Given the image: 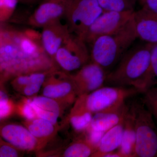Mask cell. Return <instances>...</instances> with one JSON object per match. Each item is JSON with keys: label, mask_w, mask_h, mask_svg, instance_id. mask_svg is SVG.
<instances>
[{"label": "cell", "mask_w": 157, "mask_h": 157, "mask_svg": "<svg viewBox=\"0 0 157 157\" xmlns=\"http://www.w3.org/2000/svg\"><path fill=\"white\" fill-rule=\"evenodd\" d=\"M31 99L37 117L48 121L58 127L64 107L56 100L43 95L35 96Z\"/></svg>", "instance_id": "15"}, {"label": "cell", "mask_w": 157, "mask_h": 157, "mask_svg": "<svg viewBox=\"0 0 157 157\" xmlns=\"http://www.w3.org/2000/svg\"><path fill=\"white\" fill-rule=\"evenodd\" d=\"M16 104L9 99L6 93L3 90L0 92V118L1 120L9 117L16 112Z\"/></svg>", "instance_id": "26"}, {"label": "cell", "mask_w": 157, "mask_h": 157, "mask_svg": "<svg viewBox=\"0 0 157 157\" xmlns=\"http://www.w3.org/2000/svg\"><path fill=\"white\" fill-rule=\"evenodd\" d=\"M19 0H0V22L9 20L16 10Z\"/></svg>", "instance_id": "27"}, {"label": "cell", "mask_w": 157, "mask_h": 157, "mask_svg": "<svg viewBox=\"0 0 157 157\" xmlns=\"http://www.w3.org/2000/svg\"><path fill=\"white\" fill-rule=\"evenodd\" d=\"M20 150L11 144L1 139L0 157H17L20 156Z\"/></svg>", "instance_id": "29"}, {"label": "cell", "mask_w": 157, "mask_h": 157, "mask_svg": "<svg viewBox=\"0 0 157 157\" xmlns=\"http://www.w3.org/2000/svg\"><path fill=\"white\" fill-rule=\"evenodd\" d=\"M157 82V43L151 44L150 67L144 86L143 92L150 89Z\"/></svg>", "instance_id": "24"}, {"label": "cell", "mask_w": 157, "mask_h": 157, "mask_svg": "<svg viewBox=\"0 0 157 157\" xmlns=\"http://www.w3.org/2000/svg\"><path fill=\"white\" fill-rule=\"evenodd\" d=\"M90 59L86 42L72 33L55 56V61L60 70L68 73L79 70L89 63Z\"/></svg>", "instance_id": "7"}, {"label": "cell", "mask_w": 157, "mask_h": 157, "mask_svg": "<svg viewBox=\"0 0 157 157\" xmlns=\"http://www.w3.org/2000/svg\"><path fill=\"white\" fill-rule=\"evenodd\" d=\"M42 95L52 98L65 107L78 98L72 75L60 70L48 74L42 86Z\"/></svg>", "instance_id": "8"}, {"label": "cell", "mask_w": 157, "mask_h": 157, "mask_svg": "<svg viewBox=\"0 0 157 157\" xmlns=\"http://www.w3.org/2000/svg\"><path fill=\"white\" fill-rule=\"evenodd\" d=\"M151 44L138 46L126 54L106 81L115 86L135 88L143 92L150 67Z\"/></svg>", "instance_id": "2"}, {"label": "cell", "mask_w": 157, "mask_h": 157, "mask_svg": "<svg viewBox=\"0 0 157 157\" xmlns=\"http://www.w3.org/2000/svg\"><path fill=\"white\" fill-rule=\"evenodd\" d=\"M144 93V104L157 120V89H150Z\"/></svg>", "instance_id": "28"}, {"label": "cell", "mask_w": 157, "mask_h": 157, "mask_svg": "<svg viewBox=\"0 0 157 157\" xmlns=\"http://www.w3.org/2000/svg\"><path fill=\"white\" fill-rule=\"evenodd\" d=\"M129 111L125 104L114 110L94 114L90 128L99 132H106L124 120Z\"/></svg>", "instance_id": "16"}, {"label": "cell", "mask_w": 157, "mask_h": 157, "mask_svg": "<svg viewBox=\"0 0 157 157\" xmlns=\"http://www.w3.org/2000/svg\"><path fill=\"white\" fill-rule=\"evenodd\" d=\"M94 114L73 105L68 121L75 132L84 133L90 125Z\"/></svg>", "instance_id": "20"}, {"label": "cell", "mask_w": 157, "mask_h": 157, "mask_svg": "<svg viewBox=\"0 0 157 157\" xmlns=\"http://www.w3.org/2000/svg\"><path fill=\"white\" fill-rule=\"evenodd\" d=\"M2 139L21 151H39L38 140L25 126L7 124L1 127Z\"/></svg>", "instance_id": "12"}, {"label": "cell", "mask_w": 157, "mask_h": 157, "mask_svg": "<svg viewBox=\"0 0 157 157\" xmlns=\"http://www.w3.org/2000/svg\"><path fill=\"white\" fill-rule=\"evenodd\" d=\"M103 12L97 0H72L64 18L71 33L82 39L90 25Z\"/></svg>", "instance_id": "6"}, {"label": "cell", "mask_w": 157, "mask_h": 157, "mask_svg": "<svg viewBox=\"0 0 157 157\" xmlns=\"http://www.w3.org/2000/svg\"><path fill=\"white\" fill-rule=\"evenodd\" d=\"M139 91L135 88L102 86L92 92L79 96L74 106L93 114L117 109L124 105L128 98Z\"/></svg>", "instance_id": "4"}, {"label": "cell", "mask_w": 157, "mask_h": 157, "mask_svg": "<svg viewBox=\"0 0 157 157\" xmlns=\"http://www.w3.org/2000/svg\"><path fill=\"white\" fill-rule=\"evenodd\" d=\"M16 106V112L25 120H31L38 117L32 105L31 98H24Z\"/></svg>", "instance_id": "25"}, {"label": "cell", "mask_w": 157, "mask_h": 157, "mask_svg": "<svg viewBox=\"0 0 157 157\" xmlns=\"http://www.w3.org/2000/svg\"><path fill=\"white\" fill-rule=\"evenodd\" d=\"M60 70L42 45L41 33L1 23V82L21 74Z\"/></svg>", "instance_id": "1"}, {"label": "cell", "mask_w": 157, "mask_h": 157, "mask_svg": "<svg viewBox=\"0 0 157 157\" xmlns=\"http://www.w3.org/2000/svg\"><path fill=\"white\" fill-rule=\"evenodd\" d=\"M135 11H104L90 25L82 39L91 44L98 37L117 32L131 21Z\"/></svg>", "instance_id": "9"}, {"label": "cell", "mask_w": 157, "mask_h": 157, "mask_svg": "<svg viewBox=\"0 0 157 157\" xmlns=\"http://www.w3.org/2000/svg\"><path fill=\"white\" fill-rule=\"evenodd\" d=\"M125 120L104 133L92 157H103L106 154L119 148L122 140Z\"/></svg>", "instance_id": "18"}, {"label": "cell", "mask_w": 157, "mask_h": 157, "mask_svg": "<svg viewBox=\"0 0 157 157\" xmlns=\"http://www.w3.org/2000/svg\"><path fill=\"white\" fill-rule=\"evenodd\" d=\"M133 21L137 39L148 44L157 43V14L141 9L134 11Z\"/></svg>", "instance_id": "14"}, {"label": "cell", "mask_w": 157, "mask_h": 157, "mask_svg": "<svg viewBox=\"0 0 157 157\" xmlns=\"http://www.w3.org/2000/svg\"><path fill=\"white\" fill-rule=\"evenodd\" d=\"M97 149L85 138L78 139L70 144L63 151L62 157H92Z\"/></svg>", "instance_id": "21"}, {"label": "cell", "mask_w": 157, "mask_h": 157, "mask_svg": "<svg viewBox=\"0 0 157 157\" xmlns=\"http://www.w3.org/2000/svg\"><path fill=\"white\" fill-rule=\"evenodd\" d=\"M131 109L135 121V157L157 156V130L153 115L144 105H135Z\"/></svg>", "instance_id": "5"}, {"label": "cell", "mask_w": 157, "mask_h": 157, "mask_svg": "<svg viewBox=\"0 0 157 157\" xmlns=\"http://www.w3.org/2000/svg\"><path fill=\"white\" fill-rule=\"evenodd\" d=\"M107 74L101 66L91 62L72 75L78 97L94 91L103 86Z\"/></svg>", "instance_id": "11"}, {"label": "cell", "mask_w": 157, "mask_h": 157, "mask_svg": "<svg viewBox=\"0 0 157 157\" xmlns=\"http://www.w3.org/2000/svg\"><path fill=\"white\" fill-rule=\"evenodd\" d=\"M42 29L41 40L43 48L55 60L57 52L72 33L67 25L63 24L61 20L47 25Z\"/></svg>", "instance_id": "13"}, {"label": "cell", "mask_w": 157, "mask_h": 157, "mask_svg": "<svg viewBox=\"0 0 157 157\" xmlns=\"http://www.w3.org/2000/svg\"><path fill=\"white\" fill-rule=\"evenodd\" d=\"M103 157H124L123 155L119 151L117 152L112 151L108 153L104 156Z\"/></svg>", "instance_id": "33"}, {"label": "cell", "mask_w": 157, "mask_h": 157, "mask_svg": "<svg viewBox=\"0 0 157 157\" xmlns=\"http://www.w3.org/2000/svg\"><path fill=\"white\" fill-rule=\"evenodd\" d=\"M137 39L133 17L120 30L96 38L91 43V61L105 70L115 65Z\"/></svg>", "instance_id": "3"}, {"label": "cell", "mask_w": 157, "mask_h": 157, "mask_svg": "<svg viewBox=\"0 0 157 157\" xmlns=\"http://www.w3.org/2000/svg\"><path fill=\"white\" fill-rule=\"evenodd\" d=\"M136 133L134 113L131 109L126 117L122 140L119 151L124 157H135Z\"/></svg>", "instance_id": "19"}, {"label": "cell", "mask_w": 157, "mask_h": 157, "mask_svg": "<svg viewBox=\"0 0 157 157\" xmlns=\"http://www.w3.org/2000/svg\"><path fill=\"white\" fill-rule=\"evenodd\" d=\"M39 0H19L21 2L26 3V4H32L37 2Z\"/></svg>", "instance_id": "34"}, {"label": "cell", "mask_w": 157, "mask_h": 157, "mask_svg": "<svg viewBox=\"0 0 157 157\" xmlns=\"http://www.w3.org/2000/svg\"><path fill=\"white\" fill-rule=\"evenodd\" d=\"M72 0H43L27 20L33 28L43 27L65 17Z\"/></svg>", "instance_id": "10"}, {"label": "cell", "mask_w": 157, "mask_h": 157, "mask_svg": "<svg viewBox=\"0 0 157 157\" xmlns=\"http://www.w3.org/2000/svg\"><path fill=\"white\" fill-rule=\"evenodd\" d=\"M104 11H135L137 0H97Z\"/></svg>", "instance_id": "23"}, {"label": "cell", "mask_w": 157, "mask_h": 157, "mask_svg": "<svg viewBox=\"0 0 157 157\" xmlns=\"http://www.w3.org/2000/svg\"><path fill=\"white\" fill-rule=\"evenodd\" d=\"M23 125L38 140L39 150L54 137L58 128L50 122L39 117L31 120H25L23 122Z\"/></svg>", "instance_id": "17"}, {"label": "cell", "mask_w": 157, "mask_h": 157, "mask_svg": "<svg viewBox=\"0 0 157 157\" xmlns=\"http://www.w3.org/2000/svg\"><path fill=\"white\" fill-rule=\"evenodd\" d=\"M30 81V74H21L12 78L11 85L15 90L20 93L23 89L29 84Z\"/></svg>", "instance_id": "31"}, {"label": "cell", "mask_w": 157, "mask_h": 157, "mask_svg": "<svg viewBox=\"0 0 157 157\" xmlns=\"http://www.w3.org/2000/svg\"><path fill=\"white\" fill-rule=\"evenodd\" d=\"M51 72H39L30 73L29 83L20 93L27 98L35 97L42 88L46 77Z\"/></svg>", "instance_id": "22"}, {"label": "cell", "mask_w": 157, "mask_h": 157, "mask_svg": "<svg viewBox=\"0 0 157 157\" xmlns=\"http://www.w3.org/2000/svg\"><path fill=\"white\" fill-rule=\"evenodd\" d=\"M141 9L157 14V0H137Z\"/></svg>", "instance_id": "32"}, {"label": "cell", "mask_w": 157, "mask_h": 157, "mask_svg": "<svg viewBox=\"0 0 157 157\" xmlns=\"http://www.w3.org/2000/svg\"><path fill=\"white\" fill-rule=\"evenodd\" d=\"M105 133L95 131L89 127L83 134H85V139L98 149L100 141Z\"/></svg>", "instance_id": "30"}]
</instances>
